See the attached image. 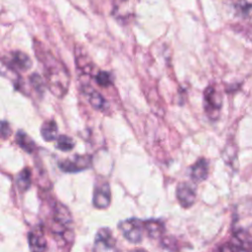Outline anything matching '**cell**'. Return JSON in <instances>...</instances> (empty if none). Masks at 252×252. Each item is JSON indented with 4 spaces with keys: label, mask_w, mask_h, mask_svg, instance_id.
<instances>
[{
    "label": "cell",
    "mask_w": 252,
    "mask_h": 252,
    "mask_svg": "<svg viewBox=\"0 0 252 252\" xmlns=\"http://www.w3.org/2000/svg\"><path fill=\"white\" fill-rule=\"evenodd\" d=\"M38 49L34 47L35 55L42 63L45 83L48 90L57 97H63L69 89L70 75L65 65L58 60L50 51L43 50L39 43Z\"/></svg>",
    "instance_id": "obj_1"
},
{
    "label": "cell",
    "mask_w": 252,
    "mask_h": 252,
    "mask_svg": "<svg viewBox=\"0 0 252 252\" xmlns=\"http://www.w3.org/2000/svg\"><path fill=\"white\" fill-rule=\"evenodd\" d=\"M232 232L241 248L252 249V205L244 204L238 208L233 220Z\"/></svg>",
    "instance_id": "obj_2"
},
{
    "label": "cell",
    "mask_w": 252,
    "mask_h": 252,
    "mask_svg": "<svg viewBox=\"0 0 252 252\" xmlns=\"http://www.w3.org/2000/svg\"><path fill=\"white\" fill-rule=\"evenodd\" d=\"M52 231L54 238L60 239L63 243L71 244L74 240L72 217L69 210L62 204L55 206Z\"/></svg>",
    "instance_id": "obj_3"
},
{
    "label": "cell",
    "mask_w": 252,
    "mask_h": 252,
    "mask_svg": "<svg viewBox=\"0 0 252 252\" xmlns=\"http://www.w3.org/2000/svg\"><path fill=\"white\" fill-rule=\"evenodd\" d=\"M221 103L220 94L213 86L208 87L204 92V108L211 119L216 120L219 117Z\"/></svg>",
    "instance_id": "obj_4"
},
{
    "label": "cell",
    "mask_w": 252,
    "mask_h": 252,
    "mask_svg": "<svg viewBox=\"0 0 252 252\" xmlns=\"http://www.w3.org/2000/svg\"><path fill=\"white\" fill-rule=\"evenodd\" d=\"M144 223L137 219H128L121 221L118 227L124 238L131 243H139L143 239Z\"/></svg>",
    "instance_id": "obj_5"
},
{
    "label": "cell",
    "mask_w": 252,
    "mask_h": 252,
    "mask_svg": "<svg viewBox=\"0 0 252 252\" xmlns=\"http://www.w3.org/2000/svg\"><path fill=\"white\" fill-rule=\"evenodd\" d=\"M92 164L90 156H75L73 158H67L58 162L59 168L64 172H78L89 168Z\"/></svg>",
    "instance_id": "obj_6"
},
{
    "label": "cell",
    "mask_w": 252,
    "mask_h": 252,
    "mask_svg": "<svg viewBox=\"0 0 252 252\" xmlns=\"http://www.w3.org/2000/svg\"><path fill=\"white\" fill-rule=\"evenodd\" d=\"M94 252H117L111 230L103 227L97 231L94 239Z\"/></svg>",
    "instance_id": "obj_7"
},
{
    "label": "cell",
    "mask_w": 252,
    "mask_h": 252,
    "mask_svg": "<svg viewBox=\"0 0 252 252\" xmlns=\"http://www.w3.org/2000/svg\"><path fill=\"white\" fill-rule=\"evenodd\" d=\"M176 198L181 207L189 208L196 202V190L191 184L187 182H181L176 187Z\"/></svg>",
    "instance_id": "obj_8"
},
{
    "label": "cell",
    "mask_w": 252,
    "mask_h": 252,
    "mask_svg": "<svg viewBox=\"0 0 252 252\" xmlns=\"http://www.w3.org/2000/svg\"><path fill=\"white\" fill-rule=\"evenodd\" d=\"M110 188L109 185L104 182L97 185L94 188L93 204L97 209H105L109 206L111 197H110Z\"/></svg>",
    "instance_id": "obj_9"
},
{
    "label": "cell",
    "mask_w": 252,
    "mask_h": 252,
    "mask_svg": "<svg viewBox=\"0 0 252 252\" xmlns=\"http://www.w3.org/2000/svg\"><path fill=\"white\" fill-rule=\"evenodd\" d=\"M28 241L31 252H44L46 250L47 242L40 227L33 228L29 232Z\"/></svg>",
    "instance_id": "obj_10"
},
{
    "label": "cell",
    "mask_w": 252,
    "mask_h": 252,
    "mask_svg": "<svg viewBox=\"0 0 252 252\" xmlns=\"http://www.w3.org/2000/svg\"><path fill=\"white\" fill-rule=\"evenodd\" d=\"M83 94L86 95L90 104L96 110H103L106 106V101L104 97L90 85H85L82 88Z\"/></svg>",
    "instance_id": "obj_11"
},
{
    "label": "cell",
    "mask_w": 252,
    "mask_h": 252,
    "mask_svg": "<svg viewBox=\"0 0 252 252\" xmlns=\"http://www.w3.org/2000/svg\"><path fill=\"white\" fill-rule=\"evenodd\" d=\"M32 65L29 55L22 51H14L9 60V66L19 71H27Z\"/></svg>",
    "instance_id": "obj_12"
},
{
    "label": "cell",
    "mask_w": 252,
    "mask_h": 252,
    "mask_svg": "<svg viewBox=\"0 0 252 252\" xmlns=\"http://www.w3.org/2000/svg\"><path fill=\"white\" fill-rule=\"evenodd\" d=\"M209 173V164L205 158L198 159L190 168V177L191 179L196 182L204 181Z\"/></svg>",
    "instance_id": "obj_13"
},
{
    "label": "cell",
    "mask_w": 252,
    "mask_h": 252,
    "mask_svg": "<svg viewBox=\"0 0 252 252\" xmlns=\"http://www.w3.org/2000/svg\"><path fill=\"white\" fill-rule=\"evenodd\" d=\"M40 135L44 141L51 142L57 139L58 126L54 120H48L42 123L40 127Z\"/></svg>",
    "instance_id": "obj_14"
},
{
    "label": "cell",
    "mask_w": 252,
    "mask_h": 252,
    "mask_svg": "<svg viewBox=\"0 0 252 252\" xmlns=\"http://www.w3.org/2000/svg\"><path fill=\"white\" fill-rule=\"evenodd\" d=\"M16 143L27 153L32 154L33 153V151L35 150V143L33 142V140H32V138L25 133L24 131H18L16 134V139H15Z\"/></svg>",
    "instance_id": "obj_15"
},
{
    "label": "cell",
    "mask_w": 252,
    "mask_h": 252,
    "mask_svg": "<svg viewBox=\"0 0 252 252\" xmlns=\"http://www.w3.org/2000/svg\"><path fill=\"white\" fill-rule=\"evenodd\" d=\"M143 223H144V228L146 229L148 235L151 236L152 238L158 237L159 235H161V233L164 230V225L160 220H148Z\"/></svg>",
    "instance_id": "obj_16"
},
{
    "label": "cell",
    "mask_w": 252,
    "mask_h": 252,
    "mask_svg": "<svg viewBox=\"0 0 252 252\" xmlns=\"http://www.w3.org/2000/svg\"><path fill=\"white\" fill-rule=\"evenodd\" d=\"M16 184L21 191H27L31 184V171L29 168H24L16 177Z\"/></svg>",
    "instance_id": "obj_17"
},
{
    "label": "cell",
    "mask_w": 252,
    "mask_h": 252,
    "mask_svg": "<svg viewBox=\"0 0 252 252\" xmlns=\"http://www.w3.org/2000/svg\"><path fill=\"white\" fill-rule=\"evenodd\" d=\"M56 140V148L62 152H69L75 146L73 139L66 135H61Z\"/></svg>",
    "instance_id": "obj_18"
},
{
    "label": "cell",
    "mask_w": 252,
    "mask_h": 252,
    "mask_svg": "<svg viewBox=\"0 0 252 252\" xmlns=\"http://www.w3.org/2000/svg\"><path fill=\"white\" fill-rule=\"evenodd\" d=\"M235 8L241 15H246L252 10V0H237Z\"/></svg>",
    "instance_id": "obj_19"
},
{
    "label": "cell",
    "mask_w": 252,
    "mask_h": 252,
    "mask_svg": "<svg viewBox=\"0 0 252 252\" xmlns=\"http://www.w3.org/2000/svg\"><path fill=\"white\" fill-rule=\"evenodd\" d=\"M95 81L101 87H108L111 84V76L108 72L100 71L95 75Z\"/></svg>",
    "instance_id": "obj_20"
},
{
    "label": "cell",
    "mask_w": 252,
    "mask_h": 252,
    "mask_svg": "<svg viewBox=\"0 0 252 252\" xmlns=\"http://www.w3.org/2000/svg\"><path fill=\"white\" fill-rule=\"evenodd\" d=\"M30 80H31V84L32 85L33 89L37 92V93H43L44 91V83L41 79V77L36 74V73H33L31 77H30Z\"/></svg>",
    "instance_id": "obj_21"
},
{
    "label": "cell",
    "mask_w": 252,
    "mask_h": 252,
    "mask_svg": "<svg viewBox=\"0 0 252 252\" xmlns=\"http://www.w3.org/2000/svg\"><path fill=\"white\" fill-rule=\"evenodd\" d=\"M12 133V129L8 122L2 121L1 123V136L3 139H7Z\"/></svg>",
    "instance_id": "obj_22"
},
{
    "label": "cell",
    "mask_w": 252,
    "mask_h": 252,
    "mask_svg": "<svg viewBox=\"0 0 252 252\" xmlns=\"http://www.w3.org/2000/svg\"><path fill=\"white\" fill-rule=\"evenodd\" d=\"M218 252H240V247H236L231 244H223L219 248Z\"/></svg>",
    "instance_id": "obj_23"
},
{
    "label": "cell",
    "mask_w": 252,
    "mask_h": 252,
    "mask_svg": "<svg viewBox=\"0 0 252 252\" xmlns=\"http://www.w3.org/2000/svg\"><path fill=\"white\" fill-rule=\"evenodd\" d=\"M130 252H147V251H146V250H144V249H141V248H136V249L131 250Z\"/></svg>",
    "instance_id": "obj_24"
}]
</instances>
